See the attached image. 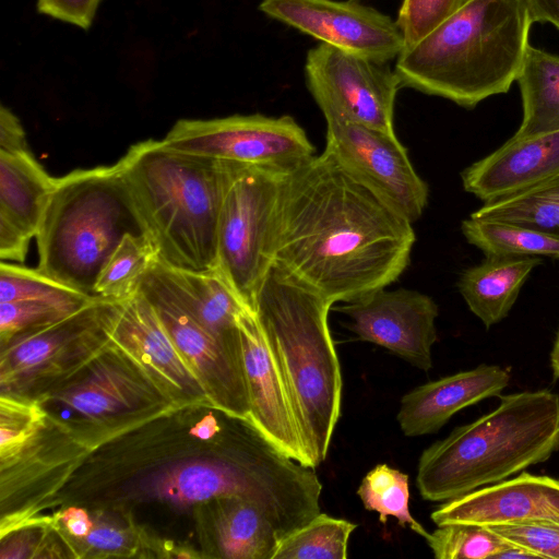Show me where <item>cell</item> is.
<instances>
[{
    "label": "cell",
    "instance_id": "37",
    "mask_svg": "<svg viewBox=\"0 0 559 559\" xmlns=\"http://www.w3.org/2000/svg\"><path fill=\"white\" fill-rule=\"evenodd\" d=\"M102 0H37L40 13L87 29Z\"/></svg>",
    "mask_w": 559,
    "mask_h": 559
},
{
    "label": "cell",
    "instance_id": "9",
    "mask_svg": "<svg viewBox=\"0 0 559 559\" xmlns=\"http://www.w3.org/2000/svg\"><path fill=\"white\" fill-rule=\"evenodd\" d=\"M112 302L97 298L61 320L1 343V393L25 396L36 385L81 370L109 344L105 324Z\"/></svg>",
    "mask_w": 559,
    "mask_h": 559
},
{
    "label": "cell",
    "instance_id": "44",
    "mask_svg": "<svg viewBox=\"0 0 559 559\" xmlns=\"http://www.w3.org/2000/svg\"><path fill=\"white\" fill-rule=\"evenodd\" d=\"M550 362L556 378H559V330L550 353Z\"/></svg>",
    "mask_w": 559,
    "mask_h": 559
},
{
    "label": "cell",
    "instance_id": "25",
    "mask_svg": "<svg viewBox=\"0 0 559 559\" xmlns=\"http://www.w3.org/2000/svg\"><path fill=\"white\" fill-rule=\"evenodd\" d=\"M516 82L523 115L513 136L559 130V56L530 45Z\"/></svg>",
    "mask_w": 559,
    "mask_h": 559
},
{
    "label": "cell",
    "instance_id": "2",
    "mask_svg": "<svg viewBox=\"0 0 559 559\" xmlns=\"http://www.w3.org/2000/svg\"><path fill=\"white\" fill-rule=\"evenodd\" d=\"M534 21L523 0H465L396 58L402 86L474 108L516 81Z\"/></svg>",
    "mask_w": 559,
    "mask_h": 559
},
{
    "label": "cell",
    "instance_id": "18",
    "mask_svg": "<svg viewBox=\"0 0 559 559\" xmlns=\"http://www.w3.org/2000/svg\"><path fill=\"white\" fill-rule=\"evenodd\" d=\"M463 188L491 202L559 179V130L512 136L461 174Z\"/></svg>",
    "mask_w": 559,
    "mask_h": 559
},
{
    "label": "cell",
    "instance_id": "32",
    "mask_svg": "<svg viewBox=\"0 0 559 559\" xmlns=\"http://www.w3.org/2000/svg\"><path fill=\"white\" fill-rule=\"evenodd\" d=\"M437 559H495L512 543L487 526L449 523L425 538Z\"/></svg>",
    "mask_w": 559,
    "mask_h": 559
},
{
    "label": "cell",
    "instance_id": "20",
    "mask_svg": "<svg viewBox=\"0 0 559 559\" xmlns=\"http://www.w3.org/2000/svg\"><path fill=\"white\" fill-rule=\"evenodd\" d=\"M29 150L0 151V258L22 263L55 189Z\"/></svg>",
    "mask_w": 559,
    "mask_h": 559
},
{
    "label": "cell",
    "instance_id": "35",
    "mask_svg": "<svg viewBox=\"0 0 559 559\" xmlns=\"http://www.w3.org/2000/svg\"><path fill=\"white\" fill-rule=\"evenodd\" d=\"M70 314L56 306L38 301L0 302L1 343L20 332L56 322Z\"/></svg>",
    "mask_w": 559,
    "mask_h": 559
},
{
    "label": "cell",
    "instance_id": "16",
    "mask_svg": "<svg viewBox=\"0 0 559 559\" xmlns=\"http://www.w3.org/2000/svg\"><path fill=\"white\" fill-rule=\"evenodd\" d=\"M246 378L248 423L294 461L312 466L283 371L251 309L238 318Z\"/></svg>",
    "mask_w": 559,
    "mask_h": 559
},
{
    "label": "cell",
    "instance_id": "10",
    "mask_svg": "<svg viewBox=\"0 0 559 559\" xmlns=\"http://www.w3.org/2000/svg\"><path fill=\"white\" fill-rule=\"evenodd\" d=\"M305 78L324 117L394 132V104L402 84L386 63L321 43L307 52Z\"/></svg>",
    "mask_w": 559,
    "mask_h": 559
},
{
    "label": "cell",
    "instance_id": "28",
    "mask_svg": "<svg viewBox=\"0 0 559 559\" xmlns=\"http://www.w3.org/2000/svg\"><path fill=\"white\" fill-rule=\"evenodd\" d=\"M466 240L486 257H551L559 259V240L520 225L468 217L462 222Z\"/></svg>",
    "mask_w": 559,
    "mask_h": 559
},
{
    "label": "cell",
    "instance_id": "31",
    "mask_svg": "<svg viewBox=\"0 0 559 559\" xmlns=\"http://www.w3.org/2000/svg\"><path fill=\"white\" fill-rule=\"evenodd\" d=\"M357 495L368 511L379 514V521L385 524L390 516L399 525L411 528L426 538L429 532L414 519L409 511V477L407 474L389 466L378 464L362 478Z\"/></svg>",
    "mask_w": 559,
    "mask_h": 559
},
{
    "label": "cell",
    "instance_id": "38",
    "mask_svg": "<svg viewBox=\"0 0 559 559\" xmlns=\"http://www.w3.org/2000/svg\"><path fill=\"white\" fill-rule=\"evenodd\" d=\"M91 549L116 552L128 550L131 538L126 530L105 522L94 523L91 532L81 538Z\"/></svg>",
    "mask_w": 559,
    "mask_h": 559
},
{
    "label": "cell",
    "instance_id": "40",
    "mask_svg": "<svg viewBox=\"0 0 559 559\" xmlns=\"http://www.w3.org/2000/svg\"><path fill=\"white\" fill-rule=\"evenodd\" d=\"M60 520L68 533L75 538L85 537L94 525L86 511L75 507L64 510L60 514Z\"/></svg>",
    "mask_w": 559,
    "mask_h": 559
},
{
    "label": "cell",
    "instance_id": "8",
    "mask_svg": "<svg viewBox=\"0 0 559 559\" xmlns=\"http://www.w3.org/2000/svg\"><path fill=\"white\" fill-rule=\"evenodd\" d=\"M173 150L286 175L314 156L304 128L290 116L233 115L180 119L162 140Z\"/></svg>",
    "mask_w": 559,
    "mask_h": 559
},
{
    "label": "cell",
    "instance_id": "7",
    "mask_svg": "<svg viewBox=\"0 0 559 559\" xmlns=\"http://www.w3.org/2000/svg\"><path fill=\"white\" fill-rule=\"evenodd\" d=\"M223 163L217 271L241 301L253 310L255 293L273 264L271 231L284 175L254 166Z\"/></svg>",
    "mask_w": 559,
    "mask_h": 559
},
{
    "label": "cell",
    "instance_id": "41",
    "mask_svg": "<svg viewBox=\"0 0 559 559\" xmlns=\"http://www.w3.org/2000/svg\"><path fill=\"white\" fill-rule=\"evenodd\" d=\"M535 22L550 23L559 29V0H523Z\"/></svg>",
    "mask_w": 559,
    "mask_h": 559
},
{
    "label": "cell",
    "instance_id": "17",
    "mask_svg": "<svg viewBox=\"0 0 559 559\" xmlns=\"http://www.w3.org/2000/svg\"><path fill=\"white\" fill-rule=\"evenodd\" d=\"M439 526L465 523L481 526L527 521L559 523V479L522 473L443 502L431 512Z\"/></svg>",
    "mask_w": 559,
    "mask_h": 559
},
{
    "label": "cell",
    "instance_id": "29",
    "mask_svg": "<svg viewBox=\"0 0 559 559\" xmlns=\"http://www.w3.org/2000/svg\"><path fill=\"white\" fill-rule=\"evenodd\" d=\"M97 298L70 287L38 269L9 261L0 263V302L38 301L73 313Z\"/></svg>",
    "mask_w": 559,
    "mask_h": 559
},
{
    "label": "cell",
    "instance_id": "27",
    "mask_svg": "<svg viewBox=\"0 0 559 559\" xmlns=\"http://www.w3.org/2000/svg\"><path fill=\"white\" fill-rule=\"evenodd\" d=\"M156 251L145 234H127L106 260L94 287V296L122 301L140 290L156 260Z\"/></svg>",
    "mask_w": 559,
    "mask_h": 559
},
{
    "label": "cell",
    "instance_id": "26",
    "mask_svg": "<svg viewBox=\"0 0 559 559\" xmlns=\"http://www.w3.org/2000/svg\"><path fill=\"white\" fill-rule=\"evenodd\" d=\"M471 217L520 225L559 240V179L486 202Z\"/></svg>",
    "mask_w": 559,
    "mask_h": 559
},
{
    "label": "cell",
    "instance_id": "14",
    "mask_svg": "<svg viewBox=\"0 0 559 559\" xmlns=\"http://www.w3.org/2000/svg\"><path fill=\"white\" fill-rule=\"evenodd\" d=\"M105 328L110 344L123 352L167 400L211 403L201 381L141 290L111 304Z\"/></svg>",
    "mask_w": 559,
    "mask_h": 559
},
{
    "label": "cell",
    "instance_id": "4",
    "mask_svg": "<svg viewBox=\"0 0 559 559\" xmlns=\"http://www.w3.org/2000/svg\"><path fill=\"white\" fill-rule=\"evenodd\" d=\"M331 306L274 263L253 301V312L283 371L314 468L328 456L342 405L341 365L328 322Z\"/></svg>",
    "mask_w": 559,
    "mask_h": 559
},
{
    "label": "cell",
    "instance_id": "15",
    "mask_svg": "<svg viewBox=\"0 0 559 559\" xmlns=\"http://www.w3.org/2000/svg\"><path fill=\"white\" fill-rule=\"evenodd\" d=\"M336 310L349 319L347 328L360 340L384 347L420 370L432 368L439 309L428 295L384 287Z\"/></svg>",
    "mask_w": 559,
    "mask_h": 559
},
{
    "label": "cell",
    "instance_id": "42",
    "mask_svg": "<svg viewBox=\"0 0 559 559\" xmlns=\"http://www.w3.org/2000/svg\"><path fill=\"white\" fill-rule=\"evenodd\" d=\"M221 426L217 419L212 415H206L202 420L197 423L190 430V435L201 440H210L214 438L219 431Z\"/></svg>",
    "mask_w": 559,
    "mask_h": 559
},
{
    "label": "cell",
    "instance_id": "12",
    "mask_svg": "<svg viewBox=\"0 0 559 559\" xmlns=\"http://www.w3.org/2000/svg\"><path fill=\"white\" fill-rule=\"evenodd\" d=\"M140 290L151 301L211 403L230 417L248 421L249 399L241 343L228 344L186 311L148 273Z\"/></svg>",
    "mask_w": 559,
    "mask_h": 559
},
{
    "label": "cell",
    "instance_id": "36",
    "mask_svg": "<svg viewBox=\"0 0 559 559\" xmlns=\"http://www.w3.org/2000/svg\"><path fill=\"white\" fill-rule=\"evenodd\" d=\"M487 527L509 542L537 554L539 558L559 559V523L527 521Z\"/></svg>",
    "mask_w": 559,
    "mask_h": 559
},
{
    "label": "cell",
    "instance_id": "33",
    "mask_svg": "<svg viewBox=\"0 0 559 559\" xmlns=\"http://www.w3.org/2000/svg\"><path fill=\"white\" fill-rule=\"evenodd\" d=\"M1 465L15 460L45 428L47 415L40 402L25 396L1 394Z\"/></svg>",
    "mask_w": 559,
    "mask_h": 559
},
{
    "label": "cell",
    "instance_id": "13",
    "mask_svg": "<svg viewBox=\"0 0 559 559\" xmlns=\"http://www.w3.org/2000/svg\"><path fill=\"white\" fill-rule=\"evenodd\" d=\"M260 11L322 44L386 63L405 48L389 15L355 0H261Z\"/></svg>",
    "mask_w": 559,
    "mask_h": 559
},
{
    "label": "cell",
    "instance_id": "5",
    "mask_svg": "<svg viewBox=\"0 0 559 559\" xmlns=\"http://www.w3.org/2000/svg\"><path fill=\"white\" fill-rule=\"evenodd\" d=\"M490 413L425 449L416 486L445 502L547 461L559 450V395L549 390L499 395Z\"/></svg>",
    "mask_w": 559,
    "mask_h": 559
},
{
    "label": "cell",
    "instance_id": "34",
    "mask_svg": "<svg viewBox=\"0 0 559 559\" xmlns=\"http://www.w3.org/2000/svg\"><path fill=\"white\" fill-rule=\"evenodd\" d=\"M465 0H403L396 22L405 48L416 44L454 13Z\"/></svg>",
    "mask_w": 559,
    "mask_h": 559
},
{
    "label": "cell",
    "instance_id": "1",
    "mask_svg": "<svg viewBox=\"0 0 559 559\" xmlns=\"http://www.w3.org/2000/svg\"><path fill=\"white\" fill-rule=\"evenodd\" d=\"M412 224L323 151L283 176L270 255L332 305L349 302L400 278Z\"/></svg>",
    "mask_w": 559,
    "mask_h": 559
},
{
    "label": "cell",
    "instance_id": "6",
    "mask_svg": "<svg viewBox=\"0 0 559 559\" xmlns=\"http://www.w3.org/2000/svg\"><path fill=\"white\" fill-rule=\"evenodd\" d=\"M127 234H144L118 165L56 178L36 239L38 270L94 296L99 272Z\"/></svg>",
    "mask_w": 559,
    "mask_h": 559
},
{
    "label": "cell",
    "instance_id": "19",
    "mask_svg": "<svg viewBox=\"0 0 559 559\" xmlns=\"http://www.w3.org/2000/svg\"><path fill=\"white\" fill-rule=\"evenodd\" d=\"M87 365L88 373L59 390L53 400L90 419L131 414L156 399V393L162 394L147 376L110 342Z\"/></svg>",
    "mask_w": 559,
    "mask_h": 559
},
{
    "label": "cell",
    "instance_id": "39",
    "mask_svg": "<svg viewBox=\"0 0 559 559\" xmlns=\"http://www.w3.org/2000/svg\"><path fill=\"white\" fill-rule=\"evenodd\" d=\"M25 131L19 118L5 106L0 108V151H27Z\"/></svg>",
    "mask_w": 559,
    "mask_h": 559
},
{
    "label": "cell",
    "instance_id": "30",
    "mask_svg": "<svg viewBox=\"0 0 559 559\" xmlns=\"http://www.w3.org/2000/svg\"><path fill=\"white\" fill-rule=\"evenodd\" d=\"M357 524L325 513L284 536L273 559H346Z\"/></svg>",
    "mask_w": 559,
    "mask_h": 559
},
{
    "label": "cell",
    "instance_id": "21",
    "mask_svg": "<svg viewBox=\"0 0 559 559\" xmlns=\"http://www.w3.org/2000/svg\"><path fill=\"white\" fill-rule=\"evenodd\" d=\"M510 373L498 365H479L418 385L401 399L396 415L406 437L435 433L461 409L500 395L510 382Z\"/></svg>",
    "mask_w": 559,
    "mask_h": 559
},
{
    "label": "cell",
    "instance_id": "22",
    "mask_svg": "<svg viewBox=\"0 0 559 559\" xmlns=\"http://www.w3.org/2000/svg\"><path fill=\"white\" fill-rule=\"evenodd\" d=\"M147 273L212 334L228 344L240 345L238 318L250 308L217 270H181L156 258Z\"/></svg>",
    "mask_w": 559,
    "mask_h": 559
},
{
    "label": "cell",
    "instance_id": "43",
    "mask_svg": "<svg viewBox=\"0 0 559 559\" xmlns=\"http://www.w3.org/2000/svg\"><path fill=\"white\" fill-rule=\"evenodd\" d=\"M519 558H539V557L537 554L512 543L511 546L507 547L500 554H498L495 559H519Z\"/></svg>",
    "mask_w": 559,
    "mask_h": 559
},
{
    "label": "cell",
    "instance_id": "11",
    "mask_svg": "<svg viewBox=\"0 0 559 559\" xmlns=\"http://www.w3.org/2000/svg\"><path fill=\"white\" fill-rule=\"evenodd\" d=\"M324 118V151L391 209L415 223L428 204L429 189L395 132L335 116Z\"/></svg>",
    "mask_w": 559,
    "mask_h": 559
},
{
    "label": "cell",
    "instance_id": "3",
    "mask_svg": "<svg viewBox=\"0 0 559 559\" xmlns=\"http://www.w3.org/2000/svg\"><path fill=\"white\" fill-rule=\"evenodd\" d=\"M116 164L157 259L176 269L216 271L224 163L150 139Z\"/></svg>",
    "mask_w": 559,
    "mask_h": 559
},
{
    "label": "cell",
    "instance_id": "23",
    "mask_svg": "<svg viewBox=\"0 0 559 559\" xmlns=\"http://www.w3.org/2000/svg\"><path fill=\"white\" fill-rule=\"evenodd\" d=\"M542 257H486L464 270L457 287L469 310L489 329L503 320Z\"/></svg>",
    "mask_w": 559,
    "mask_h": 559
},
{
    "label": "cell",
    "instance_id": "24",
    "mask_svg": "<svg viewBox=\"0 0 559 559\" xmlns=\"http://www.w3.org/2000/svg\"><path fill=\"white\" fill-rule=\"evenodd\" d=\"M213 535L218 556L228 559H273L281 536L266 514L240 497L214 500Z\"/></svg>",
    "mask_w": 559,
    "mask_h": 559
}]
</instances>
